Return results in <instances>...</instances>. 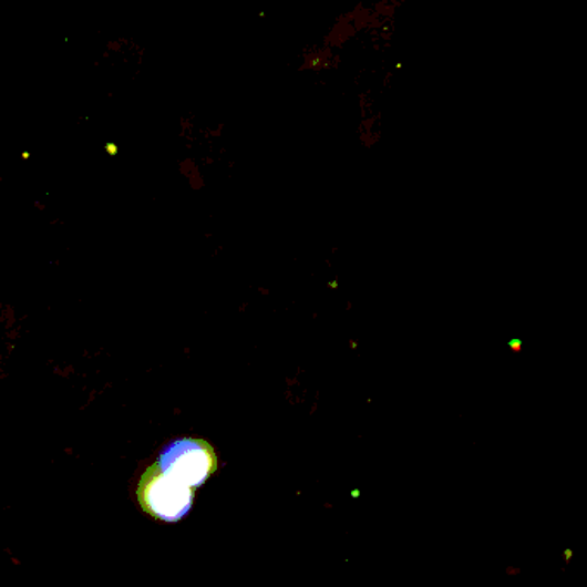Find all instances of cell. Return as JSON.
<instances>
[{
	"mask_svg": "<svg viewBox=\"0 0 587 587\" xmlns=\"http://www.w3.org/2000/svg\"><path fill=\"white\" fill-rule=\"evenodd\" d=\"M194 500L195 487L167 474L158 464L151 465L140 480V505L158 521H182L194 505Z\"/></svg>",
	"mask_w": 587,
	"mask_h": 587,
	"instance_id": "cell-1",
	"label": "cell"
},
{
	"mask_svg": "<svg viewBox=\"0 0 587 587\" xmlns=\"http://www.w3.org/2000/svg\"><path fill=\"white\" fill-rule=\"evenodd\" d=\"M105 151H107L109 155H117V152H120V148H117L116 144H107L105 145Z\"/></svg>",
	"mask_w": 587,
	"mask_h": 587,
	"instance_id": "cell-3",
	"label": "cell"
},
{
	"mask_svg": "<svg viewBox=\"0 0 587 587\" xmlns=\"http://www.w3.org/2000/svg\"><path fill=\"white\" fill-rule=\"evenodd\" d=\"M158 465L182 483L200 487L219 468V459L207 441L197 437H179L167 444L158 456Z\"/></svg>",
	"mask_w": 587,
	"mask_h": 587,
	"instance_id": "cell-2",
	"label": "cell"
}]
</instances>
